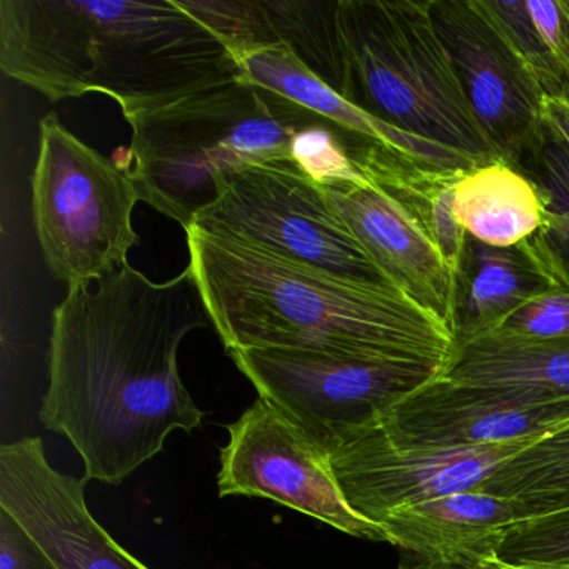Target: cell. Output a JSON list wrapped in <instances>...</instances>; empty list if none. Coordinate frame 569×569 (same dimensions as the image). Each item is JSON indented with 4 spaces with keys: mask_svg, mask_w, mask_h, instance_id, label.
I'll use <instances>...</instances> for the list:
<instances>
[{
    "mask_svg": "<svg viewBox=\"0 0 569 569\" xmlns=\"http://www.w3.org/2000/svg\"><path fill=\"white\" fill-rule=\"evenodd\" d=\"M191 271L154 282L131 264L69 289L52 315L49 388L39 418L66 436L84 479L118 486L204 412L179 375L181 342L208 328Z\"/></svg>",
    "mask_w": 569,
    "mask_h": 569,
    "instance_id": "obj_1",
    "label": "cell"
},
{
    "mask_svg": "<svg viewBox=\"0 0 569 569\" xmlns=\"http://www.w3.org/2000/svg\"><path fill=\"white\" fill-rule=\"evenodd\" d=\"M0 69L51 102L109 96L126 121L241 76L178 0H2Z\"/></svg>",
    "mask_w": 569,
    "mask_h": 569,
    "instance_id": "obj_2",
    "label": "cell"
},
{
    "mask_svg": "<svg viewBox=\"0 0 569 569\" xmlns=\"http://www.w3.org/2000/svg\"><path fill=\"white\" fill-rule=\"evenodd\" d=\"M189 271L226 352L306 349L448 368L456 339L395 286L349 281L248 242L186 229Z\"/></svg>",
    "mask_w": 569,
    "mask_h": 569,
    "instance_id": "obj_3",
    "label": "cell"
},
{
    "mask_svg": "<svg viewBox=\"0 0 569 569\" xmlns=\"http://www.w3.org/2000/svg\"><path fill=\"white\" fill-rule=\"evenodd\" d=\"M326 121L242 76L129 119L131 146L114 158L139 199L189 229L214 202L228 169L286 159L292 138Z\"/></svg>",
    "mask_w": 569,
    "mask_h": 569,
    "instance_id": "obj_4",
    "label": "cell"
},
{
    "mask_svg": "<svg viewBox=\"0 0 569 569\" xmlns=\"http://www.w3.org/2000/svg\"><path fill=\"white\" fill-rule=\"evenodd\" d=\"M338 22L348 101L476 166L501 161L436 32L429 0H339Z\"/></svg>",
    "mask_w": 569,
    "mask_h": 569,
    "instance_id": "obj_5",
    "label": "cell"
},
{
    "mask_svg": "<svg viewBox=\"0 0 569 569\" xmlns=\"http://www.w3.org/2000/svg\"><path fill=\"white\" fill-rule=\"evenodd\" d=\"M32 186L36 234L49 269L71 288L101 281L139 244V199L128 172L72 134L58 116L39 122Z\"/></svg>",
    "mask_w": 569,
    "mask_h": 569,
    "instance_id": "obj_6",
    "label": "cell"
},
{
    "mask_svg": "<svg viewBox=\"0 0 569 569\" xmlns=\"http://www.w3.org/2000/svg\"><path fill=\"white\" fill-rule=\"evenodd\" d=\"M191 228L248 242L349 281L392 286L291 158L228 169Z\"/></svg>",
    "mask_w": 569,
    "mask_h": 569,
    "instance_id": "obj_7",
    "label": "cell"
},
{
    "mask_svg": "<svg viewBox=\"0 0 569 569\" xmlns=\"http://www.w3.org/2000/svg\"><path fill=\"white\" fill-rule=\"evenodd\" d=\"M228 355L259 398L284 409L328 452L445 372L428 362L306 349L249 348Z\"/></svg>",
    "mask_w": 569,
    "mask_h": 569,
    "instance_id": "obj_8",
    "label": "cell"
},
{
    "mask_svg": "<svg viewBox=\"0 0 569 569\" xmlns=\"http://www.w3.org/2000/svg\"><path fill=\"white\" fill-rule=\"evenodd\" d=\"M228 431L218 476L221 498H268L346 535L386 541L381 526L346 501L328 449L284 409L259 398Z\"/></svg>",
    "mask_w": 569,
    "mask_h": 569,
    "instance_id": "obj_9",
    "label": "cell"
},
{
    "mask_svg": "<svg viewBox=\"0 0 569 569\" xmlns=\"http://www.w3.org/2000/svg\"><path fill=\"white\" fill-rule=\"evenodd\" d=\"M569 422V392L531 386L429 381L379 419L401 448L458 449L536 441Z\"/></svg>",
    "mask_w": 569,
    "mask_h": 569,
    "instance_id": "obj_10",
    "label": "cell"
},
{
    "mask_svg": "<svg viewBox=\"0 0 569 569\" xmlns=\"http://www.w3.org/2000/svg\"><path fill=\"white\" fill-rule=\"evenodd\" d=\"M436 32L469 106L502 162L516 164L545 128V92L485 0H429Z\"/></svg>",
    "mask_w": 569,
    "mask_h": 569,
    "instance_id": "obj_11",
    "label": "cell"
},
{
    "mask_svg": "<svg viewBox=\"0 0 569 569\" xmlns=\"http://www.w3.org/2000/svg\"><path fill=\"white\" fill-rule=\"evenodd\" d=\"M531 442L458 451L401 448L376 421L335 446L329 461L348 505L379 525L398 509L479 489L499 465Z\"/></svg>",
    "mask_w": 569,
    "mask_h": 569,
    "instance_id": "obj_12",
    "label": "cell"
},
{
    "mask_svg": "<svg viewBox=\"0 0 569 569\" xmlns=\"http://www.w3.org/2000/svg\"><path fill=\"white\" fill-rule=\"evenodd\" d=\"M86 485L88 479L49 465L41 438L0 448V508L34 536L59 569H149L96 521Z\"/></svg>",
    "mask_w": 569,
    "mask_h": 569,
    "instance_id": "obj_13",
    "label": "cell"
},
{
    "mask_svg": "<svg viewBox=\"0 0 569 569\" xmlns=\"http://www.w3.org/2000/svg\"><path fill=\"white\" fill-rule=\"evenodd\" d=\"M321 191L388 281L451 328L456 276L418 221L371 182Z\"/></svg>",
    "mask_w": 569,
    "mask_h": 569,
    "instance_id": "obj_14",
    "label": "cell"
},
{
    "mask_svg": "<svg viewBox=\"0 0 569 569\" xmlns=\"http://www.w3.org/2000/svg\"><path fill=\"white\" fill-rule=\"evenodd\" d=\"M179 6L204 22L234 58L252 49L284 46L312 74L339 94L345 92L339 0H179Z\"/></svg>",
    "mask_w": 569,
    "mask_h": 569,
    "instance_id": "obj_15",
    "label": "cell"
},
{
    "mask_svg": "<svg viewBox=\"0 0 569 569\" xmlns=\"http://www.w3.org/2000/svg\"><path fill=\"white\" fill-rule=\"evenodd\" d=\"M526 518L516 502L471 489L398 509L379 526L401 552L399 569H458L496 556L502 536Z\"/></svg>",
    "mask_w": 569,
    "mask_h": 569,
    "instance_id": "obj_16",
    "label": "cell"
},
{
    "mask_svg": "<svg viewBox=\"0 0 569 569\" xmlns=\"http://www.w3.org/2000/svg\"><path fill=\"white\" fill-rule=\"evenodd\" d=\"M239 74L332 122L346 134L375 142L431 171H468L475 162L451 149L416 138L372 118L312 74L288 48L252 49L236 56Z\"/></svg>",
    "mask_w": 569,
    "mask_h": 569,
    "instance_id": "obj_17",
    "label": "cell"
},
{
    "mask_svg": "<svg viewBox=\"0 0 569 569\" xmlns=\"http://www.w3.org/2000/svg\"><path fill=\"white\" fill-rule=\"evenodd\" d=\"M551 288L522 244L496 248L466 236L452 302L456 348L498 331L509 316Z\"/></svg>",
    "mask_w": 569,
    "mask_h": 569,
    "instance_id": "obj_18",
    "label": "cell"
},
{
    "mask_svg": "<svg viewBox=\"0 0 569 569\" xmlns=\"http://www.w3.org/2000/svg\"><path fill=\"white\" fill-rule=\"evenodd\" d=\"M542 214L538 189L508 162L475 166L456 182V221L485 244H521L541 228Z\"/></svg>",
    "mask_w": 569,
    "mask_h": 569,
    "instance_id": "obj_19",
    "label": "cell"
},
{
    "mask_svg": "<svg viewBox=\"0 0 569 569\" xmlns=\"http://www.w3.org/2000/svg\"><path fill=\"white\" fill-rule=\"evenodd\" d=\"M445 378L475 385L531 386L569 392V336L521 339L486 335L456 348Z\"/></svg>",
    "mask_w": 569,
    "mask_h": 569,
    "instance_id": "obj_20",
    "label": "cell"
},
{
    "mask_svg": "<svg viewBox=\"0 0 569 569\" xmlns=\"http://www.w3.org/2000/svg\"><path fill=\"white\" fill-rule=\"evenodd\" d=\"M512 168L531 179L545 206L541 228L522 248L556 288L569 291V149L545 122Z\"/></svg>",
    "mask_w": 569,
    "mask_h": 569,
    "instance_id": "obj_21",
    "label": "cell"
},
{
    "mask_svg": "<svg viewBox=\"0 0 569 569\" xmlns=\"http://www.w3.org/2000/svg\"><path fill=\"white\" fill-rule=\"evenodd\" d=\"M479 491L516 502L528 518L568 509L569 422L506 459Z\"/></svg>",
    "mask_w": 569,
    "mask_h": 569,
    "instance_id": "obj_22",
    "label": "cell"
},
{
    "mask_svg": "<svg viewBox=\"0 0 569 569\" xmlns=\"http://www.w3.org/2000/svg\"><path fill=\"white\" fill-rule=\"evenodd\" d=\"M289 156L318 186L369 184L352 161L348 134L329 121L306 126L292 138Z\"/></svg>",
    "mask_w": 569,
    "mask_h": 569,
    "instance_id": "obj_23",
    "label": "cell"
},
{
    "mask_svg": "<svg viewBox=\"0 0 569 569\" xmlns=\"http://www.w3.org/2000/svg\"><path fill=\"white\" fill-rule=\"evenodd\" d=\"M496 558L509 565L569 568V508L512 525Z\"/></svg>",
    "mask_w": 569,
    "mask_h": 569,
    "instance_id": "obj_24",
    "label": "cell"
},
{
    "mask_svg": "<svg viewBox=\"0 0 569 569\" xmlns=\"http://www.w3.org/2000/svg\"><path fill=\"white\" fill-rule=\"evenodd\" d=\"M485 6L541 86L546 98L565 99L561 66L532 22L526 0H485Z\"/></svg>",
    "mask_w": 569,
    "mask_h": 569,
    "instance_id": "obj_25",
    "label": "cell"
},
{
    "mask_svg": "<svg viewBox=\"0 0 569 569\" xmlns=\"http://www.w3.org/2000/svg\"><path fill=\"white\" fill-rule=\"evenodd\" d=\"M491 335L521 339H555L569 336V291L551 288L526 302Z\"/></svg>",
    "mask_w": 569,
    "mask_h": 569,
    "instance_id": "obj_26",
    "label": "cell"
},
{
    "mask_svg": "<svg viewBox=\"0 0 569 569\" xmlns=\"http://www.w3.org/2000/svg\"><path fill=\"white\" fill-rule=\"evenodd\" d=\"M0 569H59L34 536L0 508Z\"/></svg>",
    "mask_w": 569,
    "mask_h": 569,
    "instance_id": "obj_27",
    "label": "cell"
},
{
    "mask_svg": "<svg viewBox=\"0 0 569 569\" xmlns=\"http://www.w3.org/2000/svg\"><path fill=\"white\" fill-rule=\"evenodd\" d=\"M545 122L569 149V102L562 99H545Z\"/></svg>",
    "mask_w": 569,
    "mask_h": 569,
    "instance_id": "obj_28",
    "label": "cell"
},
{
    "mask_svg": "<svg viewBox=\"0 0 569 569\" xmlns=\"http://www.w3.org/2000/svg\"><path fill=\"white\" fill-rule=\"evenodd\" d=\"M562 41L559 48V64L565 74L566 94L562 101L569 102V0H561Z\"/></svg>",
    "mask_w": 569,
    "mask_h": 569,
    "instance_id": "obj_29",
    "label": "cell"
},
{
    "mask_svg": "<svg viewBox=\"0 0 569 569\" xmlns=\"http://www.w3.org/2000/svg\"><path fill=\"white\" fill-rule=\"evenodd\" d=\"M458 569H569V568H536V566H519L509 565V562L501 561V559L492 558L482 559V561L475 562V565L465 566Z\"/></svg>",
    "mask_w": 569,
    "mask_h": 569,
    "instance_id": "obj_30",
    "label": "cell"
}]
</instances>
